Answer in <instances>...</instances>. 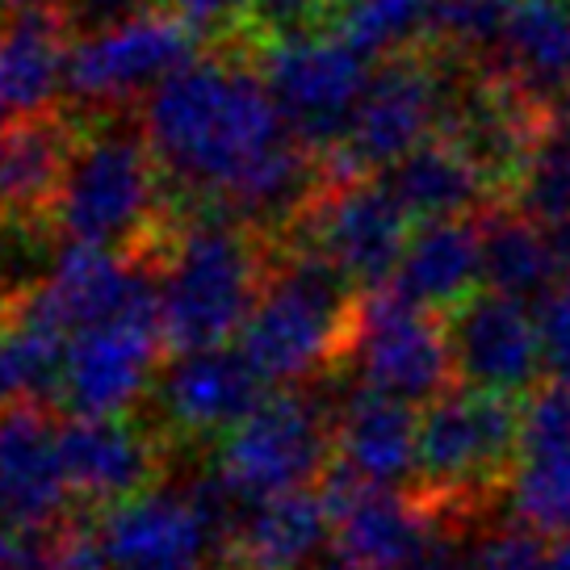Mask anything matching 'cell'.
Segmentation results:
<instances>
[{
  "label": "cell",
  "mask_w": 570,
  "mask_h": 570,
  "mask_svg": "<svg viewBox=\"0 0 570 570\" xmlns=\"http://www.w3.org/2000/svg\"><path fill=\"white\" fill-rule=\"evenodd\" d=\"M139 126L164 177L239 223L294 227L327 185L261 71L232 55H194L160 80L142 97Z\"/></svg>",
  "instance_id": "6da1fadb"
},
{
  "label": "cell",
  "mask_w": 570,
  "mask_h": 570,
  "mask_svg": "<svg viewBox=\"0 0 570 570\" xmlns=\"http://www.w3.org/2000/svg\"><path fill=\"white\" fill-rule=\"evenodd\" d=\"M265 248L256 232L223 210L197 214L173 232L160 268V332L164 348L202 353L223 348L248 327L268 282Z\"/></svg>",
  "instance_id": "7a4b0ae2"
},
{
  "label": "cell",
  "mask_w": 570,
  "mask_h": 570,
  "mask_svg": "<svg viewBox=\"0 0 570 570\" xmlns=\"http://www.w3.org/2000/svg\"><path fill=\"white\" fill-rule=\"evenodd\" d=\"M520 465V403L508 394L453 386L420 411L415 495L441 512L479 517L512 491Z\"/></svg>",
  "instance_id": "3957f363"
},
{
  "label": "cell",
  "mask_w": 570,
  "mask_h": 570,
  "mask_svg": "<svg viewBox=\"0 0 570 570\" xmlns=\"http://www.w3.org/2000/svg\"><path fill=\"white\" fill-rule=\"evenodd\" d=\"M353 285L315 252H285L239 332V353L265 386H303L340 365L353 336Z\"/></svg>",
  "instance_id": "277c9868"
},
{
  "label": "cell",
  "mask_w": 570,
  "mask_h": 570,
  "mask_svg": "<svg viewBox=\"0 0 570 570\" xmlns=\"http://www.w3.org/2000/svg\"><path fill=\"white\" fill-rule=\"evenodd\" d=\"M160 189L164 173L142 139V126L106 122L76 139L47 214L68 244L139 252L142 239L160 235Z\"/></svg>",
  "instance_id": "5b68a950"
},
{
  "label": "cell",
  "mask_w": 570,
  "mask_h": 570,
  "mask_svg": "<svg viewBox=\"0 0 570 570\" xmlns=\"http://www.w3.org/2000/svg\"><path fill=\"white\" fill-rule=\"evenodd\" d=\"M336 462V411L311 391H277L218 445V479L239 503L315 491Z\"/></svg>",
  "instance_id": "8992f818"
},
{
  "label": "cell",
  "mask_w": 570,
  "mask_h": 570,
  "mask_svg": "<svg viewBox=\"0 0 570 570\" xmlns=\"http://www.w3.org/2000/svg\"><path fill=\"white\" fill-rule=\"evenodd\" d=\"M256 71L265 80L273 106L306 151L332 156L353 122L356 106L370 85V59L356 55L332 30L289 35L261 42Z\"/></svg>",
  "instance_id": "52a82bcc"
},
{
  "label": "cell",
  "mask_w": 570,
  "mask_h": 570,
  "mask_svg": "<svg viewBox=\"0 0 570 570\" xmlns=\"http://www.w3.org/2000/svg\"><path fill=\"white\" fill-rule=\"evenodd\" d=\"M348 370L361 391L399 403H436L458 386L449 327L432 311L407 303L394 285L361 294L348 336Z\"/></svg>",
  "instance_id": "ba28073f"
},
{
  "label": "cell",
  "mask_w": 570,
  "mask_h": 570,
  "mask_svg": "<svg viewBox=\"0 0 570 570\" xmlns=\"http://www.w3.org/2000/svg\"><path fill=\"white\" fill-rule=\"evenodd\" d=\"M453 85L441 63H428L420 51L394 55L370 76L365 97L356 106L348 135L327 156V185L361 180L365 168H394L415 147L432 142L428 135L445 122Z\"/></svg>",
  "instance_id": "9c48e42d"
},
{
  "label": "cell",
  "mask_w": 570,
  "mask_h": 570,
  "mask_svg": "<svg viewBox=\"0 0 570 570\" xmlns=\"http://www.w3.org/2000/svg\"><path fill=\"white\" fill-rule=\"evenodd\" d=\"M0 315L51 327L68 340L101 323L160 320V277L147 273L139 256L63 244L51 256L47 277L0 306Z\"/></svg>",
  "instance_id": "30bf717a"
},
{
  "label": "cell",
  "mask_w": 570,
  "mask_h": 570,
  "mask_svg": "<svg viewBox=\"0 0 570 570\" xmlns=\"http://www.w3.org/2000/svg\"><path fill=\"white\" fill-rule=\"evenodd\" d=\"M289 252H315L344 282L374 294L386 289L407 252V214L377 180L323 185V194L294 218Z\"/></svg>",
  "instance_id": "8fae6325"
},
{
  "label": "cell",
  "mask_w": 570,
  "mask_h": 570,
  "mask_svg": "<svg viewBox=\"0 0 570 570\" xmlns=\"http://www.w3.org/2000/svg\"><path fill=\"white\" fill-rule=\"evenodd\" d=\"M197 55V35L173 13H142L114 26L106 35L76 38L68 51L63 92L80 106H122L130 97H147L160 80L185 68Z\"/></svg>",
  "instance_id": "7c38bea8"
},
{
  "label": "cell",
  "mask_w": 570,
  "mask_h": 570,
  "mask_svg": "<svg viewBox=\"0 0 570 570\" xmlns=\"http://www.w3.org/2000/svg\"><path fill=\"white\" fill-rule=\"evenodd\" d=\"M320 495L332 517V553L356 570H415L432 541L436 512L415 491H386L327 470Z\"/></svg>",
  "instance_id": "4fadbf2b"
},
{
  "label": "cell",
  "mask_w": 570,
  "mask_h": 570,
  "mask_svg": "<svg viewBox=\"0 0 570 570\" xmlns=\"http://www.w3.org/2000/svg\"><path fill=\"white\" fill-rule=\"evenodd\" d=\"M449 348L453 370L465 386L491 394H533L537 377L546 374L537 311L495 289H479L458 311H449Z\"/></svg>",
  "instance_id": "5bb4252c"
},
{
  "label": "cell",
  "mask_w": 570,
  "mask_h": 570,
  "mask_svg": "<svg viewBox=\"0 0 570 570\" xmlns=\"http://www.w3.org/2000/svg\"><path fill=\"white\" fill-rule=\"evenodd\" d=\"M160 348V320H122L76 332L63 356L59 403L71 420H122V411L147 391Z\"/></svg>",
  "instance_id": "9a60e30c"
},
{
  "label": "cell",
  "mask_w": 570,
  "mask_h": 570,
  "mask_svg": "<svg viewBox=\"0 0 570 570\" xmlns=\"http://www.w3.org/2000/svg\"><path fill=\"white\" fill-rule=\"evenodd\" d=\"M71 499L59 428L42 403L0 407V524L47 533Z\"/></svg>",
  "instance_id": "2e32d148"
},
{
  "label": "cell",
  "mask_w": 570,
  "mask_h": 570,
  "mask_svg": "<svg viewBox=\"0 0 570 570\" xmlns=\"http://www.w3.org/2000/svg\"><path fill=\"white\" fill-rule=\"evenodd\" d=\"M265 382L239 348L177 353L160 377V407L185 436L232 432L265 403Z\"/></svg>",
  "instance_id": "e0dca14e"
},
{
  "label": "cell",
  "mask_w": 570,
  "mask_h": 570,
  "mask_svg": "<svg viewBox=\"0 0 570 570\" xmlns=\"http://www.w3.org/2000/svg\"><path fill=\"white\" fill-rule=\"evenodd\" d=\"M101 546L118 570L194 567L210 546H223L189 491H142L101 517Z\"/></svg>",
  "instance_id": "ac0fdd59"
},
{
  "label": "cell",
  "mask_w": 570,
  "mask_h": 570,
  "mask_svg": "<svg viewBox=\"0 0 570 570\" xmlns=\"http://www.w3.org/2000/svg\"><path fill=\"white\" fill-rule=\"evenodd\" d=\"M59 453L71 495L101 503L106 512L151 491L160 470L156 441L126 420H68L59 424Z\"/></svg>",
  "instance_id": "d6986e66"
},
{
  "label": "cell",
  "mask_w": 570,
  "mask_h": 570,
  "mask_svg": "<svg viewBox=\"0 0 570 570\" xmlns=\"http://www.w3.org/2000/svg\"><path fill=\"white\" fill-rule=\"evenodd\" d=\"M68 26L55 4H35L0 21V126L55 114L68 80Z\"/></svg>",
  "instance_id": "ffe728a7"
},
{
  "label": "cell",
  "mask_w": 570,
  "mask_h": 570,
  "mask_svg": "<svg viewBox=\"0 0 570 570\" xmlns=\"http://www.w3.org/2000/svg\"><path fill=\"white\" fill-rule=\"evenodd\" d=\"M415 445H420V415L399 399L356 386L336 407L332 465L353 479L399 491V482L415 479Z\"/></svg>",
  "instance_id": "44dd1931"
},
{
  "label": "cell",
  "mask_w": 570,
  "mask_h": 570,
  "mask_svg": "<svg viewBox=\"0 0 570 570\" xmlns=\"http://www.w3.org/2000/svg\"><path fill=\"white\" fill-rule=\"evenodd\" d=\"M503 85L550 106L570 85V0H508L495 51Z\"/></svg>",
  "instance_id": "7402d4cb"
},
{
  "label": "cell",
  "mask_w": 570,
  "mask_h": 570,
  "mask_svg": "<svg viewBox=\"0 0 570 570\" xmlns=\"http://www.w3.org/2000/svg\"><path fill=\"white\" fill-rule=\"evenodd\" d=\"M377 185L394 197L399 210L420 223L470 218V210L487 206V194L495 189L487 168L445 135L415 147L394 168H386Z\"/></svg>",
  "instance_id": "603a6c76"
},
{
  "label": "cell",
  "mask_w": 570,
  "mask_h": 570,
  "mask_svg": "<svg viewBox=\"0 0 570 570\" xmlns=\"http://www.w3.org/2000/svg\"><path fill=\"white\" fill-rule=\"evenodd\" d=\"M332 517L315 491H294L265 503H248L227 541L235 570H306L323 558Z\"/></svg>",
  "instance_id": "cb8c5ba5"
},
{
  "label": "cell",
  "mask_w": 570,
  "mask_h": 570,
  "mask_svg": "<svg viewBox=\"0 0 570 570\" xmlns=\"http://www.w3.org/2000/svg\"><path fill=\"white\" fill-rule=\"evenodd\" d=\"M482 282V223H420L394 273V289L424 311H458Z\"/></svg>",
  "instance_id": "d4e9b609"
},
{
  "label": "cell",
  "mask_w": 570,
  "mask_h": 570,
  "mask_svg": "<svg viewBox=\"0 0 570 570\" xmlns=\"http://www.w3.org/2000/svg\"><path fill=\"white\" fill-rule=\"evenodd\" d=\"M76 139L80 135L59 114L0 126V218L4 223H26L35 214L51 210Z\"/></svg>",
  "instance_id": "484cf974"
},
{
  "label": "cell",
  "mask_w": 570,
  "mask_h": 570,
  "mask_svg": "<svg viewBox=\"0 0 570 570\" xmlns=\"http://www.w3.org/2000/svg\"><path fill=\"white\" fill-rule=\"evenodd\" d=\"M562 273V244L546 227L517 210L482 218V282L517 303L550 298L553 277Z\"/></svg>",
  "instance_id": "4316f807"
},
{
  "label": "cell",
  "mask_w": 570,
  "mask_h": 570,
  "mask_svg": "<svg viewBox=\"0 0 570 570\" xmlns=\"http://www.w3.org/2000/svg\"><path fill=\"white\" fill-rule=\"evenodd\" d=\"M63 356H68V336L0 315V407L42 403V394H59Z\"/></svg>",
  "instance_id": "83f0119b"
},
{
  "label": "cell",
  "mask_w": 570,
  "mask_h": 570,
  "mask_svg": "<svg viewBox=\"0 0 570 570\" xmlns=\"http://www.w3.org/2000/svg\"><path fill=\"white\" fill-rule=\"evenodd\" d=\"M432 4L436 0H340L332 26L356 55L394 59L432 35Z\"/></svg>",
  "instance_id": "f1b7e54d"
},
{
  "label": "cell",
  "mask_w": 570,
  "mask_h": 570,
  "mask_svg": "<svg viewBox=\"0 0 570 570\" xmlns=\"http://www.w3.org/2000/svg\"><path fill=\"white\" fill-rule=\"evenodd\" d=\"M508 189L517 214L533 218L546 232H570V126L546 122Z\"/></svg>",
  "instance_id": "f546056e"
},
{
  "label": "cell",
  "mask_w": 570,
  "mask_h": 570,
  "mask_svg": "<svg viewBox=\"0 0 570 570\" xmlns=\"http://www.w3.org/2000/svg\"><path fill=\"white\" fill-rule=\"evenodd\" d=\"M508 503L520 529L546 541L570 537V445L520 458Z\"/></svg>",
  "instance_id": "4dcf8cb0"
},
{
  "label": "cell",
  "mask_w": 570,
  "mask_h": 570,
  "mask_svg": "<svg viewBox=\"0 0 570 570\" xmlns=\"http://www.w3.org/2000/svg\"><path fill=\"white\" fill-rule=\"evenodd\" d=\"M570 445V391L567 386H537L520 403V458L550 453Z\"/></svg>",
  "instance_id": "1f68e13d"
},
{
  "label": "cell",
  "mask_w": 570,
  "mask_h": 570,
  "mask_svg": "<svg viewBox=\"0 0 570 570\" xmlns=\"http://www.w3.org/2000/svg\"><path fill=\"white\" fill-rule=\"evenodd\" d=\"M465 570H553L550 541L529 533V529H520V524L482 533L479 550H474Z\"/></svg>",
  "instance_id": "d6a6232c"
},
{
  "label": "cell",
  "mask_w": 570,
  "mask_h": 570,
  "mask_svg": "<svg viewBox=\"0 0 570 570\" xmlns=\"http://www.w3.org/2000/svg\"><path fill=\"white\" fill-rule=\"evenodd\" d=\"M537 336H541V361L553 386L570 391V285L553 289L537 306Z\"/></svg>",
  "instance_id": "836d02e7"
},
{
  "label": "cell",
  "mask_w": 570,
  "mask_h": 570,
  "mask_svg": "<svg viewBox=\"0 0 570 570\" xmlns=\"http://www.w3.org/2000/svg\"><path fill=\"white\" fill-rule=\"evenodd\" d=\"M156 0H59V18L76 38H92L106 35L114 26H126V21L142 18V13H156L151 9Z\"/></svg>",
  "instance_id": "e575fe53"
},
{
  "label": "cell",
  "mask_w": 570,
  "mask_h": 570,
  "mask_svg": "<svg viewBox=\"0 0 570 570\" xmlns=\"http://www.w3.org/2000/svg\"><path fill=\"white\" fill-rule=\"evenodd\" d=\"M168 13L177 21H185L197 38L202 35H218L227 26H239V21L252 18L256 0H164Z\"/></svg>",
  "instance_id": "d590c367"
},
{
  "label": "cell",
  "mask_w": 570,
  "mask_h": 570,
  "mask_svg": "<svg viewBox=\"0 0 570 570\" xmlns=\"http://www.w3.org/2000/svg\"><path fill=\"white\" fill-rule=\"evenodd\" d=\"M51 570H118L114 558L106 553L97 529H80L71 524L55 537V553H51Z\"/></svg>",
  "instance_id": "8d00e7d4"
},
{
  "label": "cell",
  "mask_w": 570,
  "mask_h": 570,
  "mask_svg": "<svg viewBox=\"0 0 570 570\" xmlns=\"http://www.w3.org/2000/svg\"><path fill=\"white\" fill-rule=\"evenodd\" d=\"M55 537L0 524V570H51Z\"/></svg>",
  "instance_id": "74e56055"
},
{
  "label": "cell",
  "mask_w": 570,
  "mask_h": 570,
  "mask_svg": "<svg viewBox=\"0 0 570 570\" xmlns=\"http://www.w3.org/2000/svg\"><path fill=\"white\" fill-rule=\"evenodd\" d=\"M546 114H550V122H558V126H570V85L558 97H553L550 106H546Z\"/></svg>",
  "instance_id": "f35d334b"
},
{
  "label": "cell",
  "mask_w": 570,
  "mask_h": 570,
  "mask_svg": "<svg viewBox=\"0 0 570 570\" xmlns=\"http://www.w3.org/2000/svg\"><path fill=\"white\" fill-rule=\"evenodd\" d=\"M315 570H356V567H348V562H340L336 553H323L320 562H315Z\"/></svg>",
  "instance_id": "ab89813d"
},
{
  "label": "cell",
  "mask_w": 570,
  "mask_h": 570,
  "mask_svg": "<svg viewBox=\"0 0 570 570\" xmlns=\"http://www.w3.org/2000/svg\"><path fill=\"white\" fill-rule=\"evenodd\" d=\"M4 9H13V13H21V9H35V4H42V0H0Z\"/></svg>",
  "instance_id": "60d3db41"
},
{
  "label": "cell",
  "mask_w": 570,
  "mask_h": 570,
  "mask_svg": "<svg viewBox=\"0 0 570 570\" xmlns=\"http://www.w3.org/2000/svg\"><path fill=\"white\" fill-rule=\"evenodd\" d=\"M562 273H567V282H570V232H567V239H562Z\"/></svg>",
  "instance_id": "b9f144b4"
},
{
  "label": "cell",
  "mask_w": 570,
  "mask_h": 570,
  "mask_svg": "<svg viewBox=\"0 0 570 570\" xmlns=\"http://www.w3.org/2000/svg\"><path fill=\"white\" fill-rule=\"evenodd\" d=\"M168 570H206V562H194V567H168Z\"/></svg>",
  "instance_id": "7bdbcfd3"
}]
</instances>
